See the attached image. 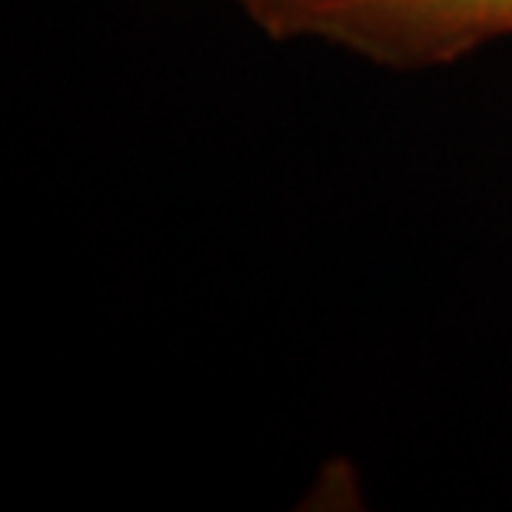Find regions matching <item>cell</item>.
I'll return each mask as SVG.
<instances>
[{"mask_svg": "<svg viewBox=\"0 0 512 512\" xmlns=\"http://www.w3.org/2000/svg\"><path fill=\"white\" fill-rule=\"evenodd\" d=\"M273 40H320L393 70L446 67L512 37V0H286Z\"/></svg>", "mask_w": 512, "mask_h": 512, "instance_id": "cell-1", "label": "cell"}, {"mask_svg": "<svg viewBox=\"0 0 512 512\" xmlns=\"http://www.w3.org/2000/svg\"><path fill=\"white\" fill-rule=\"evenodd\" d=\"M233 7L243 10L256 27L263 30V34H273V27H276V20H280L283 14V7H286V0H230Z\"/></svg>", "mask_w": 512, "mask_h": 512, "instance_id": "cell-2", "label": "cell"}]
</instances>
